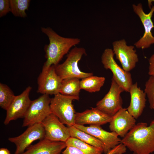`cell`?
Returning <instances> with one entry per match:
<instances>
[{
  "label": "cell",
  "mask_w": 154,
  "mask_h": 154,
  "mask_svg": "<svg viewBox=\"0 0 154 154\" xmlns=\"http://www.w3.org/2000/svg\"><path fill=\"white\" fill-rule=\"evenodd\" d=\"M133 154H150L154 152V119L147 123H138L121 139Z\"/></svg>",
  "instance_id": "6da1fadb"
},
{
  "label": "cell",
  "mask_w": 154,
  "mask_h": 154,
  "mask_svg": "<svg viewBox=\"0 0 154 154\" xmlns=\"http://www.w3.org/2000/svg\"><path fill=\"white\" fill-rule=\"evenodd\" d=\"M41 31L48 37V44L44 47L46 61L43 67L48 68L58 64L64 55L73 46L78 44L80 40L78 38H66L57 34L51 28L42 27Z\"/></svg>",
  "instance_id": "7a4b0ae2"
},
{
  "label": "cell",
  "mask_w": 154,
  "mask_h": 154,
  "mask_svg": "<svg viewBox=\"0 0 154 154\" xmlns=\"http://www.w3.org/2000/svg\"><path fill=\"white\" fill-rule=\"evenodd\" d=\"M86 50L83 47H75L69 52L65 61L55 66L56 72L62 80L71 78L83 79L93 75L92 73L81 71L78 66V62L84 55Z\"/></svg>",
  "instance_id": "3957f363"
},
{
  "label": "cell",
  "mask_w": 154,
  "mask_h": 154,
  "mask_svg": "<svg viewBox=\"0 0 154 154\" xmlns=\"http://www.w3.org/2000/svg\"><path fill=\"white\" fill-rule=\"evenodd\" d=\"M79 97L65 95L58 93L51 99L50 106L51 112L60 121L68 127L75 124L76 112L72 104Z\"/></svg>",
  "instance_id": "277c9868"
},
{
  "label": "cell",
  "mask_w": 154,
  "mask_h": 154,
  "mask_svg": "<svg viewBox=\"0 0 154 154\" xmlns=\"http://www.w3.org/2000/svg\"><path fill=\"white\" fill-rule=\"evenodd\" d=\"M49 95L42 94L31 101L24 118L22 126H30L41 123L52 113L50 104L51 100Z\"/></svg>",
  "instance_id": "5b68a950"
},
{
  "label": "cell",
  "mask_w": 154,
  "mask_h": 154,
  "mask_svg": "<svg viewBox=\"0 0 154 154\" xmlns=\"http://www.w3.org/2000/svg\"><path fill=\"white\" fill-rule=\"evenodd\" d=\"M113 50L106 49L101 56V62L105 68L109 69L113 73L112 78L124 91L129 92L133 84L131 74L130 72L124 70L116 62Z\"/></svg>",
  "instance_id": "8992f818"
},
{
  "label": "cell",
  "mask_w": 154,
  "mask_h": 154,
  "mask_svg": "<svg viewBox=\"0 0 154 154\" xmlns=\"http://www.w3.org/2000/svg\"><path fill=\"white\" fill-rule=\"evenodd\" d=\"M124 90L112 78L109 91L98 101L96 108L106 114L113 116L123 108L121 94Z\"/></svg>",
  "instance_id": "52a82bcc"
},
{
  "label": "cell",
  "mask_w": 154,
  "mask_h": 154,
  "mask_svg": "<svg viewBox=\"0 0 154 154\" xmlns=\"http://www.w3.org/2000/svg\"><path fill=\"white\" fill-rule=\"evenodd\" d=\"M62 80L56 73L54 65L43 67L37 79V92L48 95L59 93Z\"/></svg>",
  "instance_id": "ba28073f"
},
{
  "label": "cell",
  "mask_w": 154,
  "mask_h": 154,
  "mask_svg": "<svg viewBox=\"0 0 154 154\" xmlns=\"http://www.w3.org/2000/svg\"><path fill=\"white\" fill-rule=\"evenodd\" d=\"M132 6L133 11L139 18L144 29L143 35L134 43V45L138 48H148L154 44V36L151 32L152 29L154 27L151 19L154 12V5L152 6L150 11L147 14L143 11L141 3L137 5L133 4Z\"/></svg>",
  "instance_id": "9c48e42d"
},
{
  "label": "cell",
  "mask_w": 154,
  "mask_h": 154,
  "mask_svg": "<svg viewBox=\"0 0 154 154\" xmlns=\"http://www.w3.org/2000/svg\"><path fill=\"white\" fill-rule=\"evenodd\" d=\"M112 46L114 55L124 70L130 72L135 68L139 58L134 46L128 45L124 39L114 41Z\"/></svg>",
  "instance_id": "30bf717a"
},
{
  "label": "cell",
  "mask_w": 154,
  "mask_h": 154,
  "mask_svg": "<svg viewBox=\"0 0 154 154\" xmlns=\"http://www.w3.org/2000/svg\"><path fill=\"white\" fill-rule=\"evenodd\" d=\"M45 138V131L41 123L36 124L29 126L20 135L9 137L8 140L16 146L14 154H21L30 146L34 141L41 140Z\"/></svg>",
  "instance_id": "8fae6325"
},
{
  "label": "cell",
  "mask_w": 154,
  "mask_h": 154,
  "mask_svg": "<svg viewBox=\"0 0 154 154\" xmlns=\"http://www.w3.org/2000/svg\"><path fill=\"white\" fill-rule=\"evenodd\" d=\"M45 131L44 138L54 141L66 142L70 137L68 127L51 113L41 123Z\"/></svg>",
  "instance_id": "7c38bea8"
},
{
  "label": "cell",
  "mask_w": 154,
  "mask_h": 154,
  "mask_svg": "<svg viewBox=\"0 0 154 154\" xmlns=\"http://www.w3.org/2000/svg\"><path fill=\"white\" fill-rule=\"evenodd\" d=\"M32 87L28 86L20 94L15 96L6 110V115L4 123L8 124L12 120L24 118L31 100L29 98Z\"/></svg>",
  "instance_id": "4fadbf2b"
},
{
  "label": "cell",
  "mask_w": 154,
  "mask_h": 154,
  "mask_svg": "<svg viewBox=\"0 0 154 154\" xmlns=\"http://www.w3.org/2000/svg\"><path fill=\"white\" fill-rule=\"evenodd\" d=\"M73 126L100 141L104 146V152L105 154L120 143L121 139L118 137L116 133L113 131H107L100 126L90 125L86 126L75 124Z\"/></svg>",
  "instance_id": "5bb4252c"
},
{
  "label": "cell",
  "mask_w": 154,
  "mask_h": 154,
  "mask_svg": "<svg viewBox=\"0 0 154 154\" xmlns=\"http://www.w3.org/2000/svg\"><path fill=\"white\" fill-rule=\"evenodd\" d=\"M135 119L127 108H122L112 116L109 128L111 131L123 138L135 125Z\"/></svg>",
  "instance_id": "9a60e30c"
},
{
  "label": "cell",
  "mask_w": 154,
  "mask_h": 154,
  "mask_svg": "<svg viewBox=\"0 0 154 154\" xmlns=\"http://www.w3.org/2000/svg\"><path fill=\"white\" fill-rule=\"evenodd\" d=\"M112 116L103 112L96 108H92L82 112L76 113L75 124L83 125L100 126L110 123Z\"/></svg>",
  "instance_id": "2e32d148"
},
{
  "label": "cell",
  "mask_w": 154,
  "mask_h": 154,
  "mask_svg": "<svg viewBox=\"0 0 154 154\" xmlns=\"http://www.w3.org/2000/svg\"><path fill=\"white\" fill-rule=\"evenodd\" d=\"M129 92L130 96V102L127 109L131 115L137 119L141 115L145 107L146 94L138 87L137 82L131 85Z\"/></svg>",
  "instance_id": "e0dca14e"
},
{
  "label": "cell",
  "mask_w": 154,
  "mask_h": 154,
  "mask_svg": "<svg viewBox=\"0 0 154 154\" xmlns=\"http://www.w3.org/2000/svg\"><path fill=\"white\" fill-rule=\"evenodd\" d=\"M66 147L65 142L52 141L44 138L30 145L21 154H61Z\"/></svg>",
  "instance_id": "ac0fdd59"
},
{
  "label": "cell",
  "mask_w": 154,
  "mask_h": 154,
  "mask_svg": "<svg viewBox=\"0 0 154 154\" xmlns=\"http://www.w3.org/2000/svg\"><path fill=\"white\" fill-rule=\"evenodd\" d=\"M68 127L70 137L77 138L90 145L100 148L102 149L104 152V146L98 139L89 134L77 128L73 125Z\"/></svg>",
  "instance_id": "d6986e66"
},
{
  "label": "cell",
  "mask_w": 154,
  "mask_h": 154,
  "mask_svg": "<svg viewBox=\"0 0 154 154\" xmlns=\"http://www.w3.org/2000/svg\"><path fill=\"white\" fill-rule=\"evenodd\" d=\"M105 81V78L103 77L90 76L80 81V88L90 93L98 92L103 86Z\"/></svg>",
  "instance_id": "ffe728a7"
},
{
  "label": "cell",
  "mask_w": 154,
  "mask_h": 154,
  "mask_svg": "<svg viewBox=\"0 0 154 154\" xmlns=\"http://www.w3.org/2000/svg\"><path fill=\"white\" fill-rule=\"evenodd\" d=\"M81 89L79 79L76 78H67L62 80L60 93L79 97Z\"/></svg>",
  "instance_id": "44dd1931"
},
{
  "label": "cell",
  "mask_w": 154,
  "mask_h": 154,
  "mask_svg": "<svg viewBox=\"0 0 154 154\" xmlns=\"http://www.w3.org/2000/svg\"><path fill=\"white\" fill-rule=\"evenodd\" d=\"M66 146L75 147L82 151L85 154H102V149L86 143L77 138L70 137L65 142Z\"/></svg>",
  "instance_id": "7402d4cb"
},
{
  "label": "cell",
  "mask_w": 154,
  "mask_h": 154,
  "mask_svg": "<svg viewBox=\"0 0 154 154\" xmlns=\"http://www.w3.org/2000/svg\"><path fill=\"white\" fill-rule=\"evenodd\" d=\"M30 2V0H10L11 12L15 17H25Z\"/></svg>",
  "instance_id": "603a6c76"
},
{
  "label": "cell",
  "mask_w": 154,
  "mask_h": 154,
  "mask_svg": "<svg viewBox=\"0 0 154 154\" xmlns=\"http://www.w3.org/2000/svg\"><path fill=\"white\" fill-rule=\"evenodd\" d=\"M15 96L7 85L0 83V106L6 111L14 99Z\"/></svg>",
  "instance_id": "cb8c5ba5"
},
{
  "label": "cell",
  "mask_w": 154,
  "mask_h": 154,
  "mask_svg": "<svg viewBox=\"0 0 154 154\" xmlns=\"http://www.w3.org/2000/svg\"><path fill=\"white\" fill-rule=\"evenodd\" d=\"M144 91L147 97L150 108L154 109V75L150 76L146 82Z\"/></svg>",
  "instance_id": "d4e9b609"
},
{
  "label": "cell",
  "mask_w": 154,
  "mask_h": 154,
  "mask_svg": "<svg viewBox=\"0 0 154 154\" xmlns=\"http://www.w3.org/2000/svg\"><path fill=\"white\" fill-rule=\"evenodd\" d=\"M11 12L10 0H0V17L6 15Z\"/></svg>",
  "instance_id": "484cf974"
},
{
  "label": "cell",
  "mask_w": 154,
  "mask_h": 154,
  "mask_svg": "<svg viewBox=\"0 0 154 154\" xmlns=\"http://www.w3.org/2000/svg\"><path fill=\"white\" fill-rule=\"evenodd\" d=\"M126 147L122 143H120L106 154H123L126 152Z\"/></svg>",
  "instance_id": "4316f807"
},
{
  "label": "cell",
  "mask_w": 154,
  "mask_h": 154,
  "mask_svg": "<svg viewBox=\"0 0 154 154\" xmlns=\"http://www.w3.org/2000/svg\"><path fill=\"white\" fill-rule=\"evenodd\" d=\"M62 154H85L78 148L72 146H67L62 152Z\"/></svg>",
  "instance_id": "83f0119b"
},
{
  "label": "cell",
  "mask_w": 154,
  "mask_h": 154,
  "mask_svg": "<svg viewBox=\"0 0 154 154\" xmlns=\"http://www.w3.org/2000/svg\"><path fill=\"white\" fill-rule=\"evenodd\" d=\"M149 62L148 74L150 76L154 75V54L149 58Z\"/></svg>",
  "instance_id": "f1b7e54d"
},
{
  "label": "cell",
  "mask_w": 154,
  "mask_h": 154,
  "mask_svg": "<svg viewBox=\"0 0 154 154\" xmlns=\"http://www.w3.org/2000/svg\"><path fill=\"white\" fill-rule=\"evenodd\" d=\"M0 154H11L7 148H1Z\"/></svg>",
  "instance_id": "f546056e"
}]
</instances>
